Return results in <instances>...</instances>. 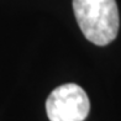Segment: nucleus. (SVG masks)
Listing matches in <instances>:
<instances>
[{"label":"nucleus","instance_id":"obj_1","mask_svg":"<svg viewBox=\"0 0 121 121\" xmlns=\"http://www.w3.org/2000/svg\"><path fill=\"white\" fill-rule=\"evenodd\" d=\"M73 11L88 41L96 46L111 43L119 34L116 0H73Z\"/></svg>","mask_w":121,"mask_h":121},{"label":"nucleus","instance_id":"obj_2","mask_svg":"<svg viewBox=\"0 0 121 121\" xmlns=\"http://www.w3.org/2000/svg\"><path fill=\"white\" fill-rule=\"evenodd\" d=\"M46 111L49 121H84L90 111V101L82 86L68 83L49 94Z\"/></svg>","mask_w":121,"mask_h":121}]
</instances>
